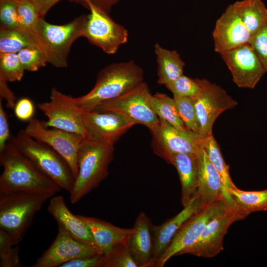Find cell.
<instances>
[{"instance_id":"1","label":"cell","mask_w":267,"mask_h":267,"mask_svg":"<svg viewBox=\"0 0 267 267\" xmlns=\"http://www.w3.org/2000/svg\"><path fill=\"white\" fill-rule=\"evenodd\" d=\"M0 164L3 168L0 194L31 192L54 195L62 189L10 140L0 151Z\"/></svg>"},{"instance_id":"2","label":"cell","mask_w":267,"mask_h":267,"mask_svg":"<svg viewBox=\"0 0 267 267\" xmlns=\"http://www.w3.org/2000/svg\"><path fill=\"white\" fill-rule=\"evenodd\" d=\"M143 82V70L133 60L112 63L99 71L93 88L87 94L74 97L75 101L81 111H92L101 103L123 95Z\"/></svg>"},{"instance_id":"3","label":"cell","mask_w":267,"mask_h":267,"mask_svg":"<svg viewBox=\"0 0 267 267\" xmlns=\"http://www.w3.org/2000/svg\"><path fill=\"white\" fill-rule=\"evenodd\" d=\"M114 143L86 139L80 149L78 171L69 192L70 201L78 203L99 184L108 175V168L114 158Z\"/></svg>"},{"instance_id":"4","label":"cell","mask_w":267,"mask_h":267,"mask_svg":"<svg viewBox=\"0 0 267 267\" xmlns=\"http://www.w3.org/2000/svg\"><path fill=\"white\" fill-rule=\"evenodd\" d=\"M53 196L31 192L0 194V229L18 245L31 225L35 215Z\"/></svg>"},{"instance_id":"5","label":"cell","mask_w":267,"mask_h":267,"mask_svg":"<svg viewBox=\"0 0 267 267\" xmlns=\"http://www.w3.org/2000/svg\"><path fill=\"white\" fill-rule=\"evenodd\" d=\"M87 18L88 15H83L63 25L52 24L40 18L34 35L47 63L58 68L67 66L71 47L83 37Z\"/></svg>"},{"instance_id":"6","label":"cell","mask_w":267,"mask_h":267,"mask_svg":"<svg viewBox=\"0 0 267 267\" xmlns=\"http://www.w3.org/2000/svg\"><path fill=\"white\" fill-rule=\"evenodd\" d=\"M10 140L43 173L69 193L75 178L66 160L49 145L35 139L24 130H20Z\"/></svg>"},{"instance_id":"7","label":"cell","mask_w":267,"mask_h":267,"mask_svg":"<svg viewBox=\"0 0 267 267\" xmlns=\"http://www.w3.org/2000/svg\"><path fill=\"white\" fill-rule=\"evenodd\" d=\"M84 5L90 13L88 15L83 37L106 53L115 54L128 41L127 30L91 0H85Z\"/></svg>"},{"instance_id":"8","label":"cell","mask_w":267,"mask_h":267,"mask_svg":"<svg viewBox=\"0 0 267 267\" xmlns=\"http://www.w3.org/2000/svg\"><path fill=\"white\" fill-rule=\"evenodd\" d=\"M151 95L147 84L144 82L123 95L101 103L94 110L123 115L136 124H142L149 129L159 122L150 105Z\"/></svg>"},{"instance_id":"9","label":"cell","mask_w":267,"mask_h":267,"mask_svg":"<svg viewBox=\"0 0 267 267\" xmlns=\"http://www.w3.org/2000/svg\"><path fill=\"white\" fill-rule=\"evenodd\" d=\"M229 206L222 196L206 205L190 217L176 233L170 244L155 267H162L173 257L179 256L184 250L192 245L199 238L207 224Z\"/></svg>"},{"instance_id":"10","label":"cell","mask_w":267,"mask_h":267,"mask_svg":"<svg viewBox=\"0 0 267 267\" xmlns=\"http://www.w3.org/2000/svg\"><path fill=\"white\" fill-rule=\"evenodd\" d=\"M197 79L201 90L194 98V105L200 135L205 138L213 134V124L219 115L235 107L237 102L221 86L205 79Z\"/></svg>"},{"instance_id":"11","label":"cell","mask_w":267,"mask_h":267,"mask_svg":"<svg viewBox=\"0 0 267 267\" xmlns=\"http://www.w3.org/2000/svg\"><path fill=\"white\" fill-rule=\"evenodd\" d=\"M24 130L33 138L57 151L69 165L75 179L78 171V154L83 142L87 139L86 137L63 130L46 127L42 121L34 118L28 121Z\"/></svg>"},{"instance_id":"12","label":"cell","mask_w":267,"mask_h":267,"mask_svg":"<svg viewBox=\"0 0 267 267\" xmlns=\"http://www.w3.org/2000/svg\"><path fill=\"white\" fill-rule=\"evenodd\" d=\"M249 215L236 207H229L213 219L198 240L179 255L190 254L199 257H214L223 249V239L230 226Z\"/></svg>"},{"instance_id":"13","label":"cell","mask_w":267,"mask_h":267,"mask_svg":"<svg viewBox=\"0 0 267 267\" xmlns=\"http://www.w3.org/2000/svg\"><path fill=\"white\" fill-rule=\"evenodd\" d=\"M149 129L154 153L165 161L174 153L197 154L203 147L204 138L190 131L178 130L164 120Z\"/></svg>"},{"instance_id":"14","label":"cell","mask_w":267,"mask_h":267,"mask_svg":"<svg viewBox=\"0 0 267 267\" xmlns=\"http://www.w3.org/2000/svg\"><path fill=\"white\" fill-rule=\"evenodd\" d=\"M37 106L47 118L46 121H42L45 127L80 134L87 139L82 111L76 105L74 97L53 88L49 101L40 103Z\"/></svg>"},{"instance_id":"15","label":"cell","mask_w":267,"mask_h":267,"mask_svg":"<svg viewBox=\"0 0 267 267\" xmlns=\"http://www.w3.org/2000/svg\"><path fill=\"white\" fill-rule=\"evenodd\" d=\"M102 254L98 248L78 240L58 224V231L54 240L31 267H60L63 264L75 259Z\"/></svg>"},{"instance_id":"16","label":"cell","mask_w":267,"mask_h":267,"mask_svg":"<svg viewBox=\"0 0 267 267\" xmlns=\"http://www.w3.org/2000/svg\"><path fill=\"white\" fill-rule=\"evenodd\" d=\"M220 54L239 88L253 89L267 72L249 44Z\"/></svg>"},{"instance_id":"17","label":"cell","mask_w":267,"mask_h":267,"mask_svg":"<svg viewBox=\"0 0 267 267\" xmlns=\"http://www.w3.org/2000/svg\"><path fill=\"white\" fill-rule=\"evenodd\" d=\"M82 119L87 139L113 143L136 125L125 116L111 112L82 111Z\"/></svg>"},{"instance_id":"18","label":"cell","mask_w":267,"mask_h":267,"mask_svg":"<svg viewBox=\"0 0 267 267\" xmlns=\"http://www.w3.org/2000/svg\"><path fill=\"white\" fill-rule=\"evenodd\" d=\"M212 36L214 50L219 54L250 44L252 38L233 3L228 5L216 21Z\"/></svg>"},{"instance_id":"19","label":"cell","mask_w":267,"mask_h":267,"mask_svg":"<svg viewBox=\"0 0 267 267\" xmlns=\"http://www.w3.org/2000/svg\"><path fill=\"white\" fill-rule=\"evenodd\" d=\"M206 205L196 191L179 213L161 225H153V259L156 264L184 222Z\"/></svg>"},{"instance_id":"20","label":"cell","mask_w":267,"mask_h":267,"mask_svg":"<svg viewBox=\"0 0 267 267\" xmlns=\"http://www.w3.org/2000/svg\"><path fill=\"white\" fill-rule=\"evenodd\" d=\"M133 228L127 245L133 259L138 267H155L153 224L150 219L145 213H140Z\"/></svg>"},{"instance_id":"21","label":"cell","mask_w":267,"mask_h":267,"mask_svg":"<svg viewBox=\"0 0 267 267\" xmlns=\"http://www.w3.org/2000/svg\"><path fill=\"white\" fill-rule=\"evenodd\" d=\"M47 211L57 224L62 225L73 237L81 242L97 247L88 225L78 215H74L70 211L62 196L51 197Z\"/></svg>"},{"instance_id":"22","label":"cell","mask_w":267,"mask_h":267,"mask_svg":"<svg viewBox=\"0 0 267 267\" xmlns=\"http://www.w3.org/2000/svg\"><path fill=\"white\" fill-rule=\"evenodd\" d=\"M177 169L181 185V203L185 206L197 191L199 183L197 154L174 153L166 160Z\"/></svg>"},{"instance_id":"23","label":"cell","mask_w":267,"mask_h":267,"mask_svg":"<svg viewBox=\"0 0 267 267\" xmlns=\"http://www.w3.org/2000/svg\"><path fill=\"white\" fill-rule=\"evenodd\" d=\"M78 216L88 225L96 245L105 255L117 244L127 242L133 231V228H123L98 218Z\"/></svg>"},{"instance_id":"24","label":"cell","mask_w":267,"mask_h":267,"mask_svg":"<svg viewBox=\"0 0 267 267\" xmlns=\"http://www.w3.org/2000/svg\"><path fill=\"white\" fill-rule=\"evenodd\" d=\"M197 154L199 162V183L197 192L204 203L208 204L222 196V181L203 147Z\"/></svg>"},{"instance_id":"25","label":"cell","mask_w":267,"mask_h":267,"mask_svg":"<svg viewBox=\"0 0 267 267\" xmlns=\"http://www.w3.org/2000/svg\"><path fill=\"white\" fill-rule=\"evenodd\" d=\"M157 64V83L165 86L183 75L185 63L175 50H169L158 43L154 45Z\"/></svg>"},{"instance_id":"26","label":"cell","mask_w":267,"mask_h":267,"mask_svg":"<svg viewBox=\"0 0 267 267\" xmlns=\"http://www.w3.org/2000/svg\"><path fill=\"white\" fill-rule=\"evenodd\" d=\"M233 4L252 37L267 22V8L261 0H242Z\"/></svg>"},{"instance_id":"27","label":"cell","mask_w":267,"mask_h":267,"mask_svg":"<svg viewBox=\"0 0 267 267\" xmlns=\"http://www.w3.org/2000/svg\"><path fill=\"white\" fill-rule=\"evenodd\" d=\"M203 147L211 163L218 172L222 181V197L230 206L234 207L231 196L227 190L229 188L236 186L232 181L229 174V167L223 158L220 146L213 134L203 139Z\"/></svg>"},{"instance_id":"28","label":"cell","mask_w":267,"mask_h":267,"mask_svg":"<svg viewBox=\"0 0 267 267\" xmlns=\"http://www.w3.org/2000/svg\"><path fill=\"white\" fill-rule=\"evenodd\" d=\"M227 192L234 206L248 215L252 213L267 211V189L260 191H244L236 186Z\"/></svg>"},{"instance_id":"29","label":"cell","mask_w":267,"mask_h":267,"mask_svg":"<svg viewBox=\"0 0 267 267\" xmlns=\"http://www.w3.org/2000/svg\"><path fill=\"white\" fill-rule=\"evenodd\" d=\"M38 46L34 35L19 27H0V53H16L25 48Z\"/></svg>"},{"instance_id":"30","label":"cell","mask_w":267,"mask_h":267,"mask_svg":"<svg viewBox=\"0 0 267 267\" xmlns=\"http://www.w3.org/2000/svg\"><path fill=\"white\" fill-rule=\"evenodd\" d=\"M150 103L159 118L164 120L179 130L188 131L179 116L174 98L166 94L157 92L154 95L152 94Z\"/></svg>"},{"instance_id":"31","label":"cell","mask_w":267,"mask_h":267,"mask_svg":"<svg viewBox=\"0 0 267 267\" xmlns=\"http://www.w3.org/2000/svg\"><path fill=\"white\" fill-rule=\"evenodd\" d=\"M173 98L179 116L187 130L200 136L194 98L178 96H174Z\"/></svg>"},{"instance_id":"32","label":"cell","mask_w":267,"mask_h":267,"mask_svg":"<svg viewBox=\"0 0 267 267\" xmlns=\"http://www.w3.org/2000/svg\"><path fill=\"white\" fill-rule=\"evenodd\" d=\"M16 53H0V76L7 82L20 81L24 71Z\"/></svg>"},{"instance_id":"33","label":"cell","mask_w":267,"mask_h":267,"mask_svg":"<svg viewBox=\"0 0 267 267\" xmlns=\"http://www.w3.org/2000/svg\"><path fill=\"white\" fill-rule=\"evenodd\" d=\"M0 266L21 267L19 247L4 231L0 229Z\"/></svg>"},{"instance_id":"34","label":"cell","mask_w":267,"mask_h":267,"mask_svg":"<svg viewBox=\"0 0 267 267\" xmlns=\"http://www.w3.org/2000/svg\"><path fill=\"white\" fill-rule=\"evenodd\" d=\"M17 14L20 27L34 34L42 17L33 2L30 0H17Z\"/></svg>"},{"instance_id":"35","label":"cell","mask_w":267,"mask_h":267,"mask_svg":"<svg viewBox=\"0 0 267 267\" xmlns=\"http://www.w3.org/2000/svg\"><path fill=\"white\" fill-rule=\"evenodd\" d=\"M103 267H138V266L133 259L126 242L117 244L109 253L104 254Z\"/></svg>"},{"instance_id":"36","label":"cell","mask_w":267,"mask_h":267,"mask_svg":"<svg viewBox=\"0 0 267 267\" xmlns=\"http://www.w3.org/2000/svg\"><path fill=\"white\" fill-rule=\"evenodd\" d=\"M165 87L172 92L174 96L196 97L201 88L197 79H192L184 75Z\"/></svg>"},{"instance_id":"37","label":"cell","mask_w":267,"mask_h":267,"mask_svg":"<svg viewBox=\"0 0 267 267\" xmlns=\"http://www.w3.org/2000/svg\"><path fill=\"white\" fill-rule=\"evenodd\" d=\"M20 61L25 70L34 72L46 66L45 56L38 46L22 49L17 53Z\"/></svg>"},{"instance_id":"38","label":"cell","mask_w":267,"mask_h":267,"mask_svg":"<svg viewBox=\"0 0 267 267\" xmlns=\"http://www.w3.org/2000/svg\"><path fill=\"white\" fill-rule=\"evenodd\" d=\"M0 27H20L17 14V0H0Z\"/></svg>"},{"instance_id":"39","label":"cell","mask_w":267,"mask_h":267,"mask_svg":"<svg viewBox=\"0 0 267 267\" xmlns=\"http://www.w3.org/2000/svg\"><path fill=\"white\" fill-rule=\"evenodd\" d=\"M249 44L267 72V22L252 37Z\"/></svg>"},{"instance_id":"40","label":"cell","mask_w":267,"mask_h":267,"mask_svg":"<svg viewBox=\"0 0 267 267\" xmlns=\"http://www.w3.org/2000/svg\"><path fill=\"white\" fill-rule=\"evenodd\" d=\"M13 110L16 117L19 120L29 121L33 118L35 107L33 102L30 99L24 97L16 102Z\"/></svg>"},{"instance_id":"41","label":"cell","mask_w":267,"mask_h":267,"mask_svg":"<svg viewBox=\"0 0 267 267\" xmlns=\"http://www.w3.org/2000/svg\"><path fill=\"white\" fill-rule=\"evenodd\" d=\"M104 254L79 258L62 265L60 267H103Z\"/></svg>"},{"instance_id":"42","label":"cell","mask_w":267,"mask_h":267,"mask_svg":"<svg viewBox=\"0 0 267 267\" xmlns=\"http://www.w3.org/2000/svg\"><path fill=\"white\" fill-rule=\"evenodd\" d=\"M10 129L8 116L0 99V151L10 140Z\"/></svg>"},{"instance_id":"43","label":"cell","mask_w":267,"mask_h":267,"mask_svg":"<svg viewBox=\"0 0 267 267\" xmlns=\"http://www.w3.org/2000/svg\"><path fill=\"white\" fill-rule=\"evenodd\" d=\"M7 82L1 76H0V98L4 99L6 102V107L11 109H14L16 104V97L9 88Z\"/></svg>"},{"instance_id":"44","label":"cell","mask_w":267,"mask_h":267,"mask_svg":"<svg viewBox=\"0 0 267 267\" xmlns=\"http://www.w3.org/2000/svg\"><path fill=\"white\" fill-rule=\"evenodd\" d=\"M37 7L40 16L44 18L48 11L60 0H30ZM84 4L85 0H70Z\"/></svg>"},{"instance_id":"45","label":"cell","mask_w":267,"mask_h":267,"mask_svg":"<svg viewBox=\"0 0 267 267\" xmlns=\"http://www.w3.org/2000/svg\"><path fill=\"white\" fill-rule=\"evenodd\" d=\"M107 12L114 4V0H90Z\"/></svg>"},{"instance_id":"46","label":"cell","mask_w":267,"mask_h":267,"mask_svg":"<svg viewBox=\"0 0 267 267\" xmlns=\"http://www.w3.org/2000/svg\"><path fill=\"white\" fill-rule=\"evenodd\" d=\"M119 0H114V4H115L116 3H117Z\"/></svg>"}]
</instances>
